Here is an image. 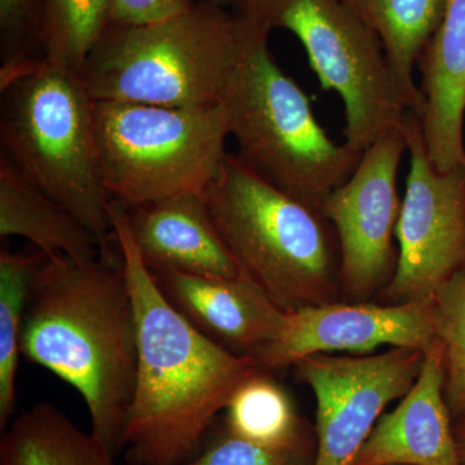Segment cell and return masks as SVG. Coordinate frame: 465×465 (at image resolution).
I'll list each match as a JSON object with an SVG mask.
<instances>
[{
	"label": "cell",
	"instance_id": "6da1fadb",
	"mask_svg": "<svg viewBox=\"0 0 465 465\" xmlns=\"http://www.w3.org/2000/svg\"><path fill=\"white\" fill-rule=\"evenodd\" d=\"M109 216L137 323L125 460L185 465L200 454L213 419L238 387L262 370L252 357L211 341L168 302L137 251L124 204L112 200Z\"/></svg>",
	"mask_w": 465,
	"mask_h": 465
},
{
	"label": "cell",
	"instance_id": "7a4b0ae2",
	"mask_svg": "<svg viewBox=\"0 0 465 465\" xmlns=\"http://www.w3.org/2000/svg\"><path fill=\"white\" fill-rule=\"evenodd\" d=\"M21 354L82 397L92 436L116 458L137 376V323L118 249L76 262L45 258L30 287Z\"/></svg>",
	"mask_w": 465,
	"mask_h": 465
},
{
	"label": "cell",
	"instance_id": "3957f363",
	"mask_svg": "<svg viewBox=\"0 0 465 465\" xmlns=\"http://www.w3.org/2000/svg\"><path fill=\"white\" fill-rule=\"evenodd\" d=\"M94 103L81 76L43 58L0 69L2 157L74 215L108 253L112 198L101 177Z\"/></svg>",
	"mask_w": 465,
	"mask_h": 465
},
{
	"label": "cell",
	"instance_id": "277c9868",
	"mask_svg": "<svg viewBox=\"0 0 465 465\" xmlns=\"http://www.w3.org/2000/svg\"><path fill=\"white\" fill-rule=\"evenodd\" d=\"M260 27L213 3L142 24H110L79 73L96 101L197 109L222 103Z\"/></svg>",
	"mask_w": 465,
	"mask_h": 465
},
{
	"label": "cell",
	"instance_id": "5b68a950",
	"mask_svg": "<svg viewBox=\"0 0 465 465\" xmlns=\"http://www.w3.org/2000/svg\"><path fill=\"white\" fill-rule=\"evenodd\" d=\"M203 198L242 277L278 307L292 313L338 302V237L320 210L265 183L232 153Z\"/></svg>",
	"mask_w": 465,
	"mask_h": 465
},
{
	"label": "cell",
	"instance_id": "8992f818",
	"mask_svg": "<svg viewBox=\"0 0 465 465\" xmlns=\"http://www.w3.org/2000/svg\"><path fill=\"white\" fill-rule=\"evenodd\" d=\"M268 36L256 33L222 99L235 155L265 183L321 211L363 153L324 133L307 94L272 56Z\"/></svg>",
	"mask_w": 465,
	"mask_h": 465
},
{
	"label": "cell",
	"instance_id": "52a82bcc",
	"mask_svg": "<svg viewBox=\"0 0 465 465\" xmlns=\"http://www.w3.org/2000/svg\"><path fill=\"white\" fill-rule=\"evenodd\" d=\"M94 128L104 185L124 207L203 194L229 154L222 103L180 109L96 101Z\"/></svg>",
	"mask_w": 465,
	"mask_h": 465
},
{
	"label": "cell",
	"instance_id": "ba28073f",
	"mask_svg": "<svg viewBox=\"0 0 465 465\" xmlns=\"http://www.w3.org/2000/svg\"><path fill=\"white\" fill-rule=\"evenodd\" d=\"M237 15L271 33H292L323 90L341 96L345 143L369 149L410 112L381 39L341 0H237Z\"/></svg>",
	"mask_w": 465,
	"mask_h": 465
},
{
	"label": "cell",
	"instance_id": "9c48e42d",
	"mask_svg": "<svg viewBox=\"0 0 465 465\" xmlns=\"http://www.w3.org/2000/svg\"><path fill=\"white\" fill-rule=\"evenodd\" d=\"M405 131L410 170L396 229L399 260L382 290L385 304L436 299L465 271V166L437 170L416 113H407Z\"/></svg>",
	"mask_w": 465,
	"mask_h": 465
},
{
	"label": "cell",
	"instance_id": "30bf717a",
	"mask_svg": "<svg viewBox=\"0 0 465 465\" xmlns=\"http://www.w3.org/2000/svg\"><path fill=\"white\" fill-rule=\"evenodd\" d=\"M407 146L403 122L363 152L354 173L321 208L338 237L339 280L348 302H366L396 272L393 241L402 203L397 177Z\"/></svg>",
	"mask_w": 465,
	"mask_h": 465
},
{
	"label": "cell",
	"instance_id": "8fae6325",
	"mask_svg": "<svg viewBox=\"0 0 465 465\" xmlns=\"http://www.w3.org/2000/svg\"><path fill=\"white\" fill-rule=\"evenodd\" d=\"M424 351L391 348L369 356L314 354L296 363L316 399L314 465H354L385 409L411 390Z\"/></svg>",
	"mask_w": 465,
	"mask_h": 465
},
{
	"label": "cell",
	"instance_id": "7c38bea8",
	"mask_svg": "<svg viewBox=\"0 0 465 465\" xmlns=\"http://www.w3.org/2000/svg\"><path fill=\"white\" fill-rule=\"evenodd\" d=\"M436 338V299L401 304L332 302L289 313L280 338L253 360L269 372L314 354H371L385 345L425 351Z\"/></svg>",
	"mask_w": 465,
	"mask_h": 465
},
{
	"label": "cell",
	"instance_id": "4fadbf2b",
	"mask_svg": "<svg viewBox=\"0 0 465 465\" xmlns=\"http://www.w3.org/2000/svg\"><path fill=\"white\" fill-rule=\"evenodd\" d=\"M171 305L232 353L255 357L277 341L289 313L246 278L150 271Z\"/></svg>",
	"mask_w": 465,
	"mask_h": 465
},
{
	"label": "cell",
	"instance_id": "5bb4252c",
	"mask_svg": "<svg viewBox=\"0 0 465 465\" xmlns=\"http://www.w3.org/2000/svg\"><path fill=\"white\" fill-rule=\"evenodd\" d=\"M443 381L442 344L436 338L424 351L423 367L411 390L381 416L354 465H463Z\"/></svg>",
	"mask_w": 465,
	"mask_h": 465
},
{
	"label": "cell",
	"instance_id": "9a60e30c",
	"mask_svg": "<svg viewBox=\"0 0 465 465\" xmlns=\"http://www.w3.org/2000/svg\"><path fill=\"white\" fill-rule=\"evenodd\" d=\"M125 210L134 244L149 271L240 277L203 194L189 193Z\"/></svg>",
	"mask_w": 465,
	"mask_h": 465
},
{
	"label": "cell",
	"instance_id": "2e32d148",
	"mask_svg": "<svg viewBox=\"0 0 465 465\" xmlns=\"http://www.w3.org/2000/svg\"><path fill=\"white\" fill-rule=\"evenodd\" d=\"M420 119L428 155L440 173L465 166V0H446L420 61Z\"/></svg>",
	"mask_w": 465,
	"mask_h": 465
},
{
	"label": "cell",
	"instance_id": "e0dca14e",
	"mask_svg": "<svg viewBox=\"0 0 465 465\" xmlns=\"http://www.w3.org/2000/svg\"><path fill=\"white\" fill-rule=\"evenodd\" d=\"M0 235L26 238L45 258L99 259V240L66 208L26 183L0 155Z\"/></svg>",
	"mask_w": 465,
	"mask_h": 465
},
{
	"label": "cell",
	"instance_id": "ac0fdd59",
	"mask_svg": "<svg viewBox=\"0 0 465 465\" xmlns=\"http://www.w3.org/2000/svg\"><path fill=\"white\" fill-rule=\"evenodd\" d=\"M381 39L410 112L420 114L423 94L415 67L439 29L446 0H341Z\"/></svg>",
	"mask_w": 465,
	"mask_h": 465
},
{
	"label": "cell",
	"instance_id": "d6986e66",
	"mask_svg": "<svg viewBox=\"0 0 465 465\" xmlns=\"http://www.w3.org/2000/svg\"><path fill=\"white\" fill-rule=\"evenodd\" d=\"M0 465H116L108 449L50 402L17 416L3 432Z\"/></svg>",
	"mask_w": 465,
	"mask_h": 465
},
{
	"label": "cell",
	"instance_id": "ffe728a7",
	"mask_svg": "<svg viewBox=\"0 0 465 465\" xmlns=\"http://www.w3.org/2000/svg\"><path fill=\"white\" fill-rule=\"evenodd\" d=\"M225 411L226 430L250 442L272 449L314 445L289 393L266 371L242 382Z\"/></svg>",
	"mask_w": 465,
	"mask_h": 465
},
{
	"label": "cell",
	"instance_id": "44dd1931",
	"mask_svg": "<svg viewBox=\"0 0 465 465\" xmlns=\"http://www.w3.org/2000/svg\"><path fill=\"white\" fill-rule=\"evenodd\" d=\"M113 0H39L38 57L79 75L112 21Z\"/></svg>",
	"mask_w": 465,
	"mask_h": 465
},
{
	"label": "cell",
	"instance_id": "7402d4cb",
	"mask_svg": "<svg viewBox=\"0 0 465 465\" xmlns=\"http://www.w3.org/2000/svg\"><path fill=\"white\" fill-rule=\"evenodd\" d=\"M45 256L0 251V430H7L16 406L21 333L34 275Z\"/></svg>",
	"mask_w": 465,
	"mask_h": 465
},
{
	"label": "cell",
	"instance_id": "603a6c76",
	"mask_svg": "<svg viewBox=\"0 0 465 465\" xmlns=\"http://www.w3.org/2000/svg\"><path fill=\"white\" fill-rule=\"evenodd\" d=\"M436 336L443 351V394L455 420L465 416V271L437 293Z\"/></svg>",
	"mask_w": 465,
	"mask_h": 465
},
{
	"label": "cell",
	"instance_id": "cb8c5ba5",
	"mask_svg": "<svg viewBox=\"0 0 465 465\" xmlns=\"http://www.w3.org/2000/svg\"><path fill=\"white\" fill-rule=\"evenodd\" d=\"M314 445L298 449L265 448L235 436L224 425L204 440L200 454L185 465H314Z\"/></svg>",
	"mask_w": 465,
	"mask_h": 465
},
{
	"label": "cell",
	"instance_id": "d4e9b609",
	"mask_svg": "<svg viewBox=\"0 0 465 465\" xmlns=\"http://www.w3.org/2000/svg\"><path fill=\"white\" fill-rule=\"evenodd\" d=\"M39 0H0L2 66L34 56L30 51Z\"/></svg>",
	"mask_w": 465,
	"mask_h": 465
},
{
	"label": "cell",
	"instance_id": "484cf974",
	"mask_svg": "<svg viewBox=\"0 0 465 465\" xmlns=\"http://www.w3.org/2000/svg\"><path fill=\"white\" fill-rule=\"evenodd\" d=\"M191 0H113L112 21L119 25H142L182 14Z\"/></svg>",
	"mask_w": 465,
	"mask_h": 465
},
{
	"label": "cell",
	"instance_id": "4316f807",
	"mask_svg": "<svg viewBox=\"0 0 465 465\" xmlns=\"http://www.w3.org/2000/svg\"><path fill=\"white\" fill-rule=\"evenodd\" d=\"M454 437L457 443V451L459 460L465 465V416L455 419L454 420Z\"/></svg>",
	"mask_w": 465,
	"mask_h": 465
}]
</instances>
